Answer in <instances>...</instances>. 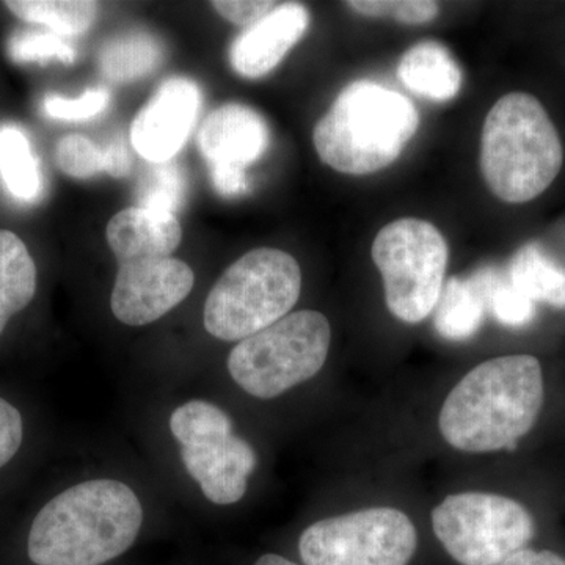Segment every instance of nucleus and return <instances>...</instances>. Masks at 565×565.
Listing matches in <instances>:
<instances>
[{"label":"nucleus","instance_id":"bb28decb","mask_svg":"<svg viewBox=\"0 0 565 565\" xmlns=\"http://www.w3.org/2000/svg\"><path fill=\"white\" fill-rule=\"evenodd\" d=\"M355 13L367 18H394L403 24H426L437 18L438 3L430 0H352L345 2Z\"/></svg>","mask_w":565,"mask_h":565},{"label":"nucleus","instance_id":"cd10ccee","mask_svg":"<svg viewBox=\"0 0 565 565\" xmlns=\"http://www.w3.org/2000/svg\"><path fill=\"white\" fill-rule=\"evenodd\" d=\"M110 103V93L106 88L85 92L81 98L66 99L50 95L44 98L43 110L47 117L63 121H84L102 114Z\"/></svg>","mask_w":565,"mask_h":565},{"label":"nucleus","instance_id":"6ab92c4d","mask_svg":"<svg viewBox=\"0 0 565 565\" xmlns=\"http://www.w3.org/2000/svg\"><path fill=\"white\" fill-rule=\"evenodd\" d=\"M509 280L533 302L565 308V269L539 245L526 244L509 264Z\"/></svg>","mask_w":565,"mask_h":565},{"label":"nucleus","instance_id":"6e6552de","mask_svg":"<svg viewBox=\"0 0 565 565\" xmlns=\"http://www.w3.org/2000/svg\"><path fill=\"white\" fill-rule=\"evenodd\" d=\"M434 533L460 565H500L525 548L534 520L525 505L500 494H452L433 512Z\"/></svg>","mask_w":565,"mask_h":565},{"label":"nucleus","instance_id":"b1692460","mask_svg":"<svg viewBox=\"0 0 565 565\" xmlns=\"http://www.w3.org/2000/svg\"><path fill=\"white\" fill-rule=\"evenodd\" d=\"M188 182L184 173L172 161L151 163L137 188L139 207L177 215L184 204Z\"/></svg>","mask_w":565,"mask_h":565},{"label":"nucleus","instance_id":"39448f33","mask_svg":"<svg viewBox=\"0 0 565 565\" xmlns=\"http://www.w3.org/2000/svg\"><path fill=\"white\" fill-rule=\"evenodd\" d=\"M302 270L289 253L255 248L233 263L204 303L207 333L243 341L280 321L299 300Z\"/></svg>","mask_w":565,"mask_h":565},{"label":"nucleus","instance_id":"473e14b6","mask_svg":"<svg viewBox=\"0 0 565 565\" xmlns=\"http://www.w3.org/2000/svg\"><path fill=\"white\" fill-rule=\"evenodd\" d=\"M500 565H565V561L556 553L546 552V550L534 552V550L522 548Z\"/></svg>","mask_w":565,"mask_h":565},{"label":"nucleus","instance_id":"a211bd4d","mask_svg":"<svg viewBox=\"0 0 565 565\" xmlns=\"http://www.w3.org/2000/svg\"><path fill=\"white\" fill-rule=\"evenodd\" d=\"M35 292L36 266L31 253L17 234L0 230V334Z\"/></svg>","mask_w":565,"mask_h":565},{"label":"nucleus","instance_id":"5701e85b","mask_svg":"<svg viewBox=\"0 0 565 565\" xmlns=\"http://www.w3.org/2000/svg\"><path fill=\"white\" fill-rule=\"evenodd\" d=\"M476 278L484 291L487 311L505 327H525L533 321L535 305L525 294L509 280L508 273L497 267H482L476 270Z\"/></svg>","mask_w":565,"mask_h":565},{"label":"nucleus","instance_id":"2eb2a0df","mask_svg":"<svg viewBox=\"0 0 565 565\" xmlns=\"http://www.w3.org/2000/svg\"><path fill=\"white\" fill-rule=\"evenodd\" d=\"M107 243L118 264L170 258L182 241L177 215L145 207L118 212L107 225Z\"/></svg>","mask_w":565,"mask_h":565},{"label":"nucleus","instance_id":"4468645a","mask_svg":"<svg viewBox=\"0 0 565 565\" xmlns=\"http://www.w3.org/2000/svg\"><path fill=\"white\" fill-rule=\"evenodd\" d=\"M269 140L266 120L241 104H226L212 111L199 132V148L210 167L245 169L262 158Z\"/></svg>","mask_w":565,"mask_h":565},{"label":"nucleus","instance_id":"4be33fe9","mask_svg":"<svg viewBox=\"0 0 565 565\" xmlns=\"http://www.w3.org/2000/svg\"><path fill=\"white\" fill-rule=\"evenodd\" d=\"M11 13L21 20L46 25L61 36L87 32L98 17V3L85 0H10Z\"/></svg>","mask_w":565,"mask_h":565},{"label":"nucleus","instance_id":"dca6fc26","mask_svg":"<svg viewBox=\"0 0 565 565\" xmlns=\"http://www.w3.org/2000/svg\"><path fill=\"white\" fill-rule=\"evenodd\" d=\"M401 82L415 95L444 103L462 87V71L441 44L424 41L405 52L397 66Z\"/></svg>","mask_w":565,"mask_h":565},{"label":"nucleus","instance_id":"c85d7f7f","mask_svg":"<svg viewBox=\"0 0 565 565\" xmlns=\"http://www.w3.org/2000/svg\"><path fill=\"white\" fill-rule=\"evenodd\" d=\"M280 2H266V0H215L212 7L221 17L225 18L233 24L247 29L258 24L264 18L269 17L273 11L280 7Z\"/></svg>","mask_w":565,"mask_h":565},{"label":"nucleus","instance_id":"ddd939ff","mask_svg":"<svg viewBox=\"0 0 565 565\" xmlns=\"http://www.w3.org/2000/svg\"><path fill=\"white\" fill-rule=\"evenodd\" d=\"M310 25V14L300 3H281L269 17L247 29L234 41L230 61L247 79H259L280 65Z\"/></svg>","mask_w":565,"mask_h":565},{"label":"nucleus","instance_id":"412c9836","mask_svg":"<svg viewBox=\"0 0 565 565\" xmlns=\"http://www.w3.org/2000/svg\"><path fill=\"white\" fill-rule=\"evenodd\" d=\"M0 177L20 202H36L43 192L39 159L33 154L28 136L17 126L0 128Z\"/></svg>","mask_w":565,"mask_h":565},{"label":"nucleus","instance_id":"c756f323","mask_svg":"<svg viewBox=\"0 0 565 565\" xmlns=\"http://www.w3.org/2000/svg\"><path fill=\"white\" fill-rule=\"evenodd\" d=\"M22 434L24 429L20 412L0 397V468L20 451Z\"/></svg>","mask_w":565,"mask_h":565},{"label":"nucleus","instance_id":"f03ea898","mask_svg":"<svg viewBox=\"0 0 565 565\" xmlns=\"http://www.w3.org/2000/svg\"><path fill=\"white\" fill-rule=\"evenodd\" d=\"M143 522L131 487L82 482L52 498L33 520L29 557L36 565H102L128 552Z\"/></svg>","mask_w":565,"mask_h":565},{"label":"nucleus","instance_id":"9d476101","mask_svg":"<svg viewBox=\"0 0 565 565\" xmlns=\"http://www.w3.org/2000/svg\"><path fill=\"white\" fill-rule=\"evenodd\" d=\"M193 282L191 267L173 256L121 263L110 297L111 313L126 326H147L178 307Z\"/></svg>","mask_w":565,"mask_h":565},{"label":"nucleus","instance_id":"0eeeda50","mask_svg":"<svg viewBox=\"0 0 565 565\" xmlns=\"http://www.w3.org/2000/svg\"><path fill=\"white\" fill-rule=\"evenodd\" d=\"M373 262L384 278L386 307L418 323L435 310L448 266V244L433 223L399 218L375 236Z\"/></svg>","mask_w":565,"mask_h":565},{"label":"nucleus","instance_id":"aec40b11","mask_svg":"<svg viewBox=\"0 0 565 565\" xmlns=\"http://www.w3.org/2000/svg\"><path fill=\"white\" fill-rule=\"evenodd\" d=\"M162 44L143 32L126 33L107 41L99 51V70L107 81L128 84L158 68Z\"/></svg>","mask_w":565,"mask_h":565},{"label":"nucleus","instance_id":"423d86ee","mask_svg":"<svg viewBox=\"0 0 565 565\" xmlns=\"http://www.w3.org/2000/svg\"><path fill=\"white\" fill-rule=\"evenodd\" d=\"M332 330L326 316L296 311L239 341L228 356L233 381L258 399H274L315 377L329 355Z\"/></svg>","mask_w":565,"mask_h":565},{"label":"nucleus","instance_id":"7ed1b4c3","mask_svg":"<svg viewBox=\"0 0 565 565\" xmlns=\"http://www.w3.org/2000/svg\"><path fill=\"white\" fill-rule=\"evenodd\" d=\"M418 126L411 99L375 82L356 81L316 125L313 143L337 172L370 174L396 161Z\"/></svg>","mask_w":565,"mask_h":565},{"label":"nucleus","instance_id":"a878e982","mask_svg":"<svg viewBox=\"0 0 565 565\" xmlns=\"http://www.w3.org/2000/svg\"><path fill=\"white\" fill-rule=\"evenodd\" d=\"M55 162L63 173L77 180L106 172L103 148L79 134H71L58 141Z\"/></svg>","mask_w":565,"mask_h":565},{"label":"nucleus","instance_id":"7c9ffc66","mask_svg":"<svg viewBox=\"0 0 565 565\" xmlns=\"http://www.w3.org/2000/svg\"><path fill=\"white\" fill-rule=\"evenodd\" d=\"M210 173L215 191L226 199L241 196L250 191L247 172L241 167L214 166L210 167Z\"/></svg>","mask_w":565,"mask_h":565},{"label":"nucleus","instance_id":"2f4dec72","mask_svg":"<svg viewBox=\"0 0 565 565\" xmlns=\"http://www.w3.org/2000/svg\"><path fill=\"white\" fill-rule=\"evenodd\" d=\"M103 150L106 158V173L114 178H125L131 173L132 156L121 134L115 136Z\"/></svg>","mask_w":565,"mask_h":565},{"label":"nucleus","instance_id":"1a4fd4ad","mask_svg":"<svg viewBox=\"0 0 565 565\" xmlns=\"http://www.w3.org/2000/svg\"><path fill=\"white\" fill-rule=\"evenodd\" d=\"M416 545L418 534L404 512L373 508L308 526L299 552L307 565H408Z\"/></svg>","mask_w":565,"mask_h":565},{"label":"nucleus","instance_id":"f257e3e1","mask_svg":"<svg viewBox=\"0 0 565 565\" xmlns=\"http://www.w3.org/2000/svg\"><path fill=\"white\" fill-rule=\"evenodd\" d=\"M544 377L531 355L487 360L465 375L441 407L446 441L471 455L514 449L541 414Z\"/></svg>","mask_w":565,"mask_h":565},{"label":"nucleus","instance_id":"9b49d317","mask_svg":"<svg viewBox=\"0 0 565 565\" xmlns=\"http://www.w3.org/2000/svg\"><path fill=\"white\" fill-rule=\"evenodd\" d=\"M202 107L195 82L170 79L156 92L131 126V143L151 163L172 161L188 140Z\"/></svg>","mask_w":565,"mask_h":565},{"label":"nucleus","instance_id":"72a5a7b5","mask_svg":"<svg viewBox=\"0 0 565 565\" xmlns=\"http://www.w3.org/2000/svg\"><path fill=\"white\" fill-rule=\"evenodd\" d=\"M255 565H300L278 555H264L256 561Z\"/></svg>","mask_w":565,"mask_h":565},{"label":"nucleus","instance_id":"393cba45","mask_svg":"<svg viewBox=\"0 0 565 565\" xmlns=\"http://www.w3.org/2000/svg\"><path fill=\"white\" fill-rule=\"evenodd\" d=\"M9 55L17 63H47L57 61L73 63L76 50L54 32L20 31L9 41Z\"/></svg>","mask_w":565,"mask_h":565},{"label":"nucleus","instance_id":"f8f14e48","mask_svg":"<svg viewBox=\"0 0 565 565\" xmlns=\"http://www.w3.org/2000/svg\"><path fill=\"white\" fill-rule=\"evenodd\" d=\"M181 459L188 473L199 482L204 497L218 505L243 500L248 476L256 467L252 446L233 433L181 446Z\"/></svg>","mask_w":565,"mask_h":565},{"label":"nucleus","instance_id":"f3484780","mask_svg":"<svg viewBox=\"0 0 565 565\" xmlns=\"http://www.w3.org/2000/svg\"><path fill=\"white\" fill-rule=\"evenodd\" d=\"M434 311L435 329L446 340L465 341L473 337L487 313L484 291L476 275L449 278Z\"/></svg>","mask_w":565,"mask_h":565},{"label":"nucleus","instance_id":"20e7f679","mask_svg":"<svg viewBox=\"0 0 565 565\" xmlns=\"http://www.w3.org/2000/svg\"><path fill=\"white\" fill-rule=\"evenodd\" d=\"M564 150L552 118L530 93H509L487 115L481 170L490 191L505 203L537 199L563 169Z\"/></svg>","mask_w":565,"mask_h":565}]
</instances>
